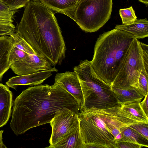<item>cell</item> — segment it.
Returning <instances> with one entry per match:
<instances>
[{
    "mask_svg": "<svg viewBox=\"0 0 148 148\" xmlns=\"http://www.w3.org/2000/svg\"><path fill=\"white\" fill-rule=\"evenodd\" d=\"M144 98L143 100L141 102H140V104L146 114L148 116V93Z\"/></svg>",
    "mask_w": 148,
    "mask_h": 148,
    "instance_id": "29",
    "label": "cell"
},
{
    "mask_svg": "<svg viewBox=\"0 0 148 148\" xmlns=\"http://www.w3.org/2000/svg\"><path fill=\"white\" fill-rule=\"evenodd\" d=\"M10 126L16 135L49 123L59 111L68 108L78 114L80 105L61 85H36L23 91L13 102Z\"/></svg>",
    "mask_w": 148,
    "mask_h": 148,
    "instance_id": "1",
    "label": "cell"
},
{
    "mask_svg": "<svg viewBox=\"0 0 148 148\" xmlns=\"http://www.w3.org/2000/svg\"><path fill=\"white\" fill-rule=\"evenodd\" d=\"M49 123L51 127L49 140L50 145L58 143L79 128L78 114L67 108L57 112Z\"/></svg>",
    "mask_w": 148,
    "mask_h": 148,
    "instance_id": "8",
    "label": "cell"
},
{
    "mask_svg": "<svg viewBox=\"0 0 148 148\" xmlns=\"http://www.w3.org/2000/svg\"><path fill=\"white\" fill-rule=\"evenodd\" d=\"M148 74L145 70L142 71L136 88L144 97L148 93Z\"/></svg>",
    "mask_w": 148,
    "mask_h": 148,
    "instance_id": "23",
    "label": "cell"
},
{
    "mask_svg": "<svg viewBox=\"0 0 148 148\" xmlns=\"http://www.w3.org/2000/svg\"><path fill=\"white\" fill-rule=\"evenodd\" d=\"M115 28L131 34L136 39L143 38L148 36V21L146 18L137 19L128 24L116 25Z\"/></svg>",
    "mask_w": 148,
    "mask_h": 148,
    "instance_id": "16",
    "label": "cell"
},
{
    "mask_svg": "<svg viewBox=\"0 0 148 148\" xmlns=\"http://www.w3.org/2000/svg\"><path fill=\"white\" fill-rule=\"evenodd\" d=\"M18 10H11L0 1V36H7L14 33L15 26L13 19Z\"/></svg>",
    "mask_w": 148,
    "mask_h": 148,
    "instance_id": "15",
    "label": "cell"
},
{
    "mask_svg": "<svg viewBox=\"0 0 148 148\" xmlns=\"http://www.w3.org/2000/svg\"><path fill=\"white\" fill-rule=\"evenodd\" d=\"M134 38L132 34L116 28L99 36L90 61L96 73L107 84L111 85Z\"/></svg>",
    "mask_w": 148,
    "mask_h": 148,
    "instance_id": "4",
    "label": "cell"
},
{
    "mask_svg": "<svg viewBox=\"0 0 148 148\" xmlns=\"http://www.w3.org/2000/svg\"><path fill=\"white\" fill-rule=\"evenodd\" d=\"M119 12L123 24L131 23L137 19V17L132 6L127 8L121 9Z\"/></svg>",
    "mask_w": 148,
    "mask_h": 148,
    "instance_id": "22",
    "label": "cell"
},
{
    "mask_svg": "<svg viewBox=\"0 0 148 148\" xmlns=\"http://www.w3.org/2000/svg\"><path fill=\"white\" fill-rule=\"evenodd\" d=\"M84 146L79 128L58 143L46 148H83Z\"/></svg>",
    "mask_w": 148,
    "mask_h": 148,
    "instance_id": "20",
    "label": "cell"
},
{
    "mask_svg": "<svg viewBox=\"0 0 148 148\" xmlns=\"http://www.w3.org/2000/svg\"><path fill=\"white\" fill-rule=\"evenodd\" d=\"M111 89L115 93L119 103L134 101L141 102L144 97L133 87L127 88H119L111 86Z\"/></svg>",
    "mask_w": 148,
    "mask_h": 148,
    "instance_id": "18",
    "label": "cell"
},
{
    "mask_svg": "<svg viewBox=\"0 0 148 148\" xmlns=\"http://www.w3.org/2000/svg\"><path fill=\"white\" fill-rule=\"evenodd\" d=\"M55 67L29 74L13 77L9 79L6 84L8 87L16 89L18 86L37 85L51 76L52 73L57 72Z\"/></svg>",
    "mask_w": 148,
    "mask_h": 148,
    "instance_id": "11",
    "label": "cell"
},
{
    "mask_svg": "<svg viewBox=\"0 0 148 148\" xmlns=\"http://www.w3.org/2000/svg\"><path fill=\"white\" fill-rule=\"evenodd\" d=\"M9 36L10 39L14 46L29 54H37L29 45L17 32L14 33Z\"/></svg>",
    "mask_w": 148,
    "mask_h": 148,
    "instance_id": "21",
    "label": "cell"
},
{
    "mask_svg": "<svg viewBox=\"0 0 148 148\" xmlns=\"http://www.w3.org/2000/svg\"><path fill=\"white\" fill-rule=\"evenodd\" d=\"M12 104V92L7 86L0 83V128L9 120Z\"/></svg>",
    "mask_w": 148,
    "mask_h": 148,
    "instance_id": "14",
    "label": "cell"
},
{
    "mask_svg": "<svg viewBox=\"0 0 148 148\" xmlns=\"http://www.w3.org/2000/svg\"><path fill=\"white\" fill-rule=\"evenodd\" d=\"M31 0L34 1H35V2H37V1H38V0Z\"/></svg>",
    "mask_w": 148,
    "mask_h": 148,
    "instance_id": "32",
    "label": "cell"
},
{
    "mask_svg": "<svg viewBox=\"0 0 148 148\" xmlns=\"http://www.w3.org/2000/svg\"><path fill=\"white\" fill-rule=\"evenodd\" d=\"M140 102L139 101H134L119 103V113L123 117L135 123H148V116L143 110Z\"/></svg>",
    "mask_w": 148,
    "mask_h": 148,
    "instance_id": "13",
    "label": "cell"
},
{
    "mask_svg": "<svg viewBox=\"0 0 148 148\" xmlns=\"http://www.w3.org/2000/svg\"><path fill=\"white\" fill-rule=\"evenodd\" d=\"M143 146L135 143L125 141L116 142L115 148H140Z\"/></svg>",
    "mask_w": 148,
    "mask_h": 148,
    "instance_id": "28",
    "label": "cell"
},
{
    "mask_svg": "<svg viewBox=\"0 0 148 148\" xmlns=\"http://www.w3.org/2000/svg\"><path fill=\"white\" fill-rule=\"evenodd\" d=\"M50 63L39 54H30L10 66L13 72L19 76L35 73L51 68Z\"/></svg>",
    "mask_w": 148,
    "mask_h": 148,
    "instance_id": "9",
    "label": "cell"
},
{
    "mask_svg": "<svg viewBox=\"0 0 148 148\" xmlns=\"http://www.w3.org/2000/svg\"><path fill=\"white\" fill-rule=\"evenodd\" d=\"M144 70L145 69L140 41L135 38L111 86L119 88L132 86L136 88L140 73Z\"/></svg>",
    "mask_w": 148,
    "mask_h": 148,
    "instance_id": "7",
    "label": "cell"
},
{
    "mask_svg": "<svg viewBox=\"0 0 148 148\" xmlns=\"http://www.w3.org/2000/svg\"><path fill=\"white\" fill-rule=\"evenodd\" d=\"M54 83L62 85L78 102L80 108L84 104L83 94L77 76L74 71H66L57 73L55 77Z\"/></svg>",
    "mask_w": 148,
    "mask_h": 148,
    "instance_id": "10",
    "label": "cell"
},
{
    "mask_svg": "<svg viewBox=\"0 0 148 148\" xmlns=\"http://www.w3.org/2000/svg\"><path fill=\"white\" fill-rule=\"evenodd\" d=\"M112 0H83L75 11L74 20L83 31H97L110 18Z\"/></svg>",
    "mask_w": 148,
    "mask_h": 148,
    "instance_id": "6",
    "label": "cell"
},
{
    "mask_svg": "<svg viewBox=\"0 0 148 148\" xmlns=\"http://www.w3.org/2000/svg\"><path fill=\"white\" fill-rule=\"evenodd\" d=\"M83 0H38L54 12L64 14L74 20L75 11Z\"/></svg>",
    "mask_w": 148,
    "mask_h": 148,
    "instance_id": "12",
    "label": "cell"
},
{
    "mask_svg": "<svg viewBox=\"0 0 148 148\" xmlns=\"http://www.w3.org/2000/svg\"><path fill=\"white\" fill-rule=\"evenodd\" d=\"M122 138L116 142L125 141L139 144L143 147H148V140L129 126L123 127L120 129Z\"/></svg>",
    "mask_w": 148,
    "mask_h": 148,
    "instance_id": "19",
    "label": "cell"
},
{
    "mask_svg": "<svg viewBox=\"0 0 148 148\" xmlns=\"http://www.w3.org/2000/svg\"><path fill=\"white\" fill-rule=\"evenodd\" d=\"M143 52V57L145 70L148 73V45L140 42Z\"/></svg>",
    "mask_w": 148,
    "mask_h": 148,
    "instance_id": "27",
    "label": "cell"
},
{
    "mask_svg": "<svg viewBox=\"0 0 148 148\" xmlns=\"http://www.w3.org/2000/svg\"><path fill=\"white\" fill-rule=\"evenodd\" d=\"M29 54L13 46L10 52L9 58V64L10 66L12 64L23 60Z\"/></svg>",
    "mask_w": 148,
    "mask_h": 148,
    "instance_id": "24",
    "label": "cell"
},
{
    "mask_svg": "<svg viewBox=\"0 0 148 148\" xmlns=\"http://www.w3.org/2000/svg\"><path fill=\"white\" fill-rule=\"evenodd\" d=\"M3 130L0 131V148H7V147L4 144L3 141Z\"/></svg>",
    "mask_w": 148,
    "mask_h": 148,
    "instance_id": "30",
    "label": "cell"
},
{
    "mask_svg": "<svg viewBox=\"0 0 148 148\" xmlns=\"http://www.w3.org/2000/svg\"><path fill=\"white\" fill-rule=\"evenodd\" d=\"M139 1L144 3L146 5L147 7L148 5V0H138Z\"/></svg>",
    "mask_w": 148,
    "mask_h": 148,
    "instance_id": "31",
    "label": "cell"
},
{
    "mask_svg": "<svg viewBox=\"0 0 148 148\" xmlns=\"http://www.w3.org/2000/svg\"><path fill=\"white\" fill-rule=\"evenodd\" d=\"M31 0H0L7 5L11 10L25 7Z\"/></svg>",
    "mask_w": 148,
    "mask_h": 148,
    "instance_id": "25",
    "label": "cell"
},
{
    "mask_svg": "<svg viewBox=\"0 0 148 148\" xmlns=\"http://www.w3.org/2000/svg\"><path fill=\"white\" fill-rule=\"evenodd\" d=\"M129 126L148 140V123L138 122Z\"/></svg>",
    "mask_w": 148,
    "mask_h": 148,
    "instance_id": "26",
    "label": "cell"
},
{
    "mask_svg": "<svg viewBox=\"0 0 148 148\" xmlns=\"http://www.w3.org/2000/svg\"><path fill=\"white\" fill-rule=\"evenodd\" d=\"M16 32L52 66L65 58V44L55 13L41 3L30 0L27 3Z\"/></svg>",
    "mask_w": 148,
    "mask_h": 148,
    "instance_id": "2",
    "label": "cell"
},
{
    "mask_svg": "<svg viewBox=\"0 0 148 148\" xmlns=\"http://www.w3.org/2000/svg\"><path fill=\"white\" fill-rule=\"evenodd\" d=\"M13 46L9 36L0 37V81H2L3 75L10 68L9 58Z\"/></svg>",
    "mask_w": 148,
    "mask_h": 148,
    "instance_id": "17",
    "label": "cell"
},
{
    "mask_svg": "<svg viewBox=\"0 0 148 148\" xmlns=\"http://www.w3.org/2000/svg\"><path fill=\"white\" fill-rule=\"evenodd\" d=\"M119 104L105 109L80 110L78 113L79 131L84 145L95 144L102 148H115L116 140L121 139V128L131 121L119 114Z\"/></svg>",
    "mask_w": 148,
    "mask_h": 148,
    "instance_id": "3",
    "label": "cell"
},
{
    "mask_svg": "<svg viewBox=\"0 0 148 148\" xmlns=\"http://www.w3.org/2000/svg\"><path fill=\"white\" fill-rule=\"evenodd\" d=\"M81 86L84 99L80 110L91 109H105L119 104L111 86L103 81L96 73L91 61L82 60L73 68Z\"/></svg>",
    "mask_w": 148,
    "mask_h": 148,
    "instance_id": "5",
    "label": "cell"
}]
</instances>
